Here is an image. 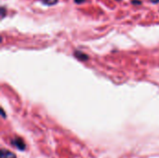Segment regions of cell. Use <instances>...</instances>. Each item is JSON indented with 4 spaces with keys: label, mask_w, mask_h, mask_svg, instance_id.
I'll return each instance as SVG.
<instances>
[{
    "label": "cell",
    "mask_w": 159,
    "mask_h": 158,
    "mask_svg": "<svg viewBox=\"0 0 159 158\" xmlns=\"http://www.w3.org/2000/svg\"><path fill=\"white\" fill-rule=\"evenodd\" d=\"M12 144H13L16 148H18L19 150H24V149H25V143H24L23 140H21L20 138L13 139Z\"/></svg>",
    "instance_id": "obj_1"
},
{
    "label": "cell",
    "mask_w": 159,
    "mask_h": 158,
    "mask_svg": "<svg viewBox=\"0 0 159 158\" xmlns=\"http://www.w3.org/2000/svg\"><path fill=\"white\" fill-rule=\"evenodd\" d=\"M74 55L79 60V61H87L88 59H89V56L87 55V54H85L84 52H82V51H79V50H75V52H74Z\"/></svg>",
    "instance_id": "obj_2"
},
{
    "label": "cell",
    "mask_w": 159,
    "mask_h": 158,
    "mask_svg": "<svg viewBox=\"0 0 159 158\" xmlns=\"http://www.w3.org/2000/svg\"><path fill=\"white\" fill-rule=\"evenodd\" d=\"M1 158H17L16 156L10 152V151H7V150H5V149H2L1 150Z\"/></svg>",
    "instance_id": "obj_3"
},
{
    "label": "cell",
    "mask_w": 159,
    "mask_h": 158,
    "mask_svg": "<svg viewBox=\"0 0 159 158\" xmlns=\"http://www.w3.org/2000/svg\"><path fill=\"white\" fill-rule=\"evenodd\" d=\"M57 2H58V0H44V3H45L46 5H48V6L55 5Z\"/></svg>",
    "instance_id": "obj_4"
},
{
    "label": "cell",
    "mask_w": 159,
    "mask_h": 158,
    "mask_svg": "<svg viewBox=\"0 0 159 158\" xmlns=\"http://www.w3.org/2000/svg\"><path fill=\"white\" fill-rule=\"evenodd\" d=\"M132 4H135V5H141L142 2L139 1V0H132Z\"/></svg>",
    "instance_id": "obj_5"
},
{
    "label": "cell",
    "mask_w": 159,
    "mask_h": 158,
    "mask_svg": "<svg viewBox=\"0 0 159 158\" xmlns=\"http://www.w3.org/2000/svg\"><path fill=\"white\" fill-rule=\"evenodd\" d=\"M86 0H75V2L76 3V4H82V3H84Z\"/></svg>",
    "instance_id": "obj_6"
},
{
    "label": "cell",
    "mask_w": 159,
    "mask_h": 158,
    "mask_svg": "<svg viewBox=\"0 0 159 158\" xmlns=\"http://www.w3.org/2000/svg\"><path fill=\"white\" fill-rule=\"evenodd\" d=\"M1 9H2V17H4L5 16V7H2Z\"/></svg>",
    "instance_id": "obj_7"
},
{
    "label": "cell",
    "mask_w": 159,
    "mask_h": 158,
    "mask_svg": "<svg viewBox=\"0 0 159 158\" xmlns=\"http://www.w3.org/2000/svg\"><path fill=\"white\" fill-rule=\"evenodd\" d=\"M158 1L159 0H152V2H153V3H157Z\"/></svg>",
    "instance_id": "obj_8"
}]
</instances>
